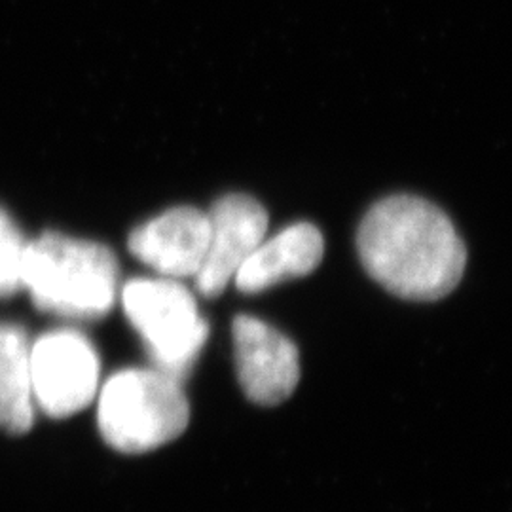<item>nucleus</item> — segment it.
Segmentation results:
<instances>
[{"label":"nucleus","mask_w":512,"mask_h":512,"mask_svg":"<svg viewBox=\"0 0 512 512\" xmlns=\"http://www.w3.org/2000/svg\"><path fill=\"white\" fill-rule=\"evenodd\" d=\"M27 239L18 224L0 207V300L23 291V264Z\"/></svg>","instance_id":"9b49d317"},{"label":"nucleus","mask_w":512,"mask_h":512,"mask_svg":"<svg viewBox=\"0 0 512 512\" xmlns=\"http://www.w3.org/2000/svg\"><path fill=\"white\" fill-rule=\"evenodd\" d=\"M99 355L78 330L42 334L29 349L33 403L50 418H69L92 403L99 385Z\"/></svg>","instance_id":"39448f33"},{"label":"nucleus","mask_w":512,"mask_h":512,"mask_svg":"<svg viewBox=\"0 0 512 512\" xmlns=\"http://www.w3.org/2000/svg\"><path fill=\"white\" fill-rule=\"evenodd\" d=\"M325 239L310 222H296L272 239H264L234 281L241 293L256 294L287 279L311 274L323 260Z\"/></svg>","instance_id":"1a4fd4ad"},{"label":"nucleus","mask_w":512,"mask_h":512,"mask_svg":"<svg viewBox=\"0 0 512 512\" xmlns=\"http://www.w3.org/2000/svg\"><path fill=\"white\" fill-rule=\"evenodd\" d=\"M239 384L260 406L285 403L300 382V357L293 342L268 323L238 315L232 323Z\"/></svg>","instance_id":"423d86ee"},{"label":"nucleus","mask_w":512,"mask_h":512,"mask_svg":"<svg viewBox=\"0 0 512 512\" xmlns=\"http://www.w3.org/2000/svg\"><path fill=\"white\" fill-rule=\"evenodd\" d=\"M207 215L211 224L209 247L194 279L198 293L217 298L266 238L268 213L251 196L228 194L217 200Z\"/></svg>","instance_id":"0eeeda50"},{"label":"nucleus","mask_w":512,"mask_h":512,"mask_svg":"<svg viewBox=\"0 0 512 512\" xmlns=\"http://www.w3.org/2000/svg\"><path fill=\"white\" fill-rule=\"evenodd\" d=\"M190 406L181 382L156 368H128L99 393L101 437L122 454H147L181 437Z\"/></svg>","instance_id":"7ed1b4c3"},{"label":"nucleus","mask_w":512,"mask_h":512,"mask_svg":"<svg viewBox=\"0 0 512 512\" xmlns=\"http://www.w3.org/2000/svg\"><path fill=\"white\" fill-rule=\"evenodd\" d=\"M29 349L25 330L0 323V429L8 435H25L35 423Z\"/></svg>","instance_id":"9d476101"},{"label":"nucleus","mask_w":512,"mask_h":512,"mask_svg":"<svg viewBox=\"0 0 512 512\" xmlns=\"http://www.w3.org/2000/svg\"><path fill=\"white\" fill-rule=\"evenodd\" d=\"M120 266L107 245L46 232L27 243L23 289L42 313L95 321L116 304Z\"/></svg>","instance_id":"f03ea898"},{"label":"nucleus","mask_w":512,"mask_h":512,"mask_svg":"<svg viewBox=\"0 0 512 512\" xmlns=\"http://www.w3.org/2000/svg\"><path fill=\"white\" fill-rule=\"evenodd\" d=\"M129 323L147 346L154 368L183 382L200 357L209 325L179 279H133L122 289Z\"/></svg>","instance_id":"20e7f679"},{"label":"nucleus","mask_w":512,"mask_h":512,"mask_svg":"<svg viewBox=\"0 0 512 512\" xmlns=\"http://www.w3.org/2000/svg\"><path fill=\"white\" fill-rule=\"evenodd\" d=\"M211 236L209 215L196 207H173L129 234V253L160 277H196Z\"/></svg>","instance_id":"6e6552de"},{"label":"nucleus","mask_w":512,"mask_h":512,"mask_svg":"<svg viewBox=\"0 0 512 512\" xmlns=\"http://www.w3.org/2000/svg\"><path fill=\"white\" fill-rule=\"evenodd\" d=\"M366 274L404 300L435 302L461 281L467 249L454 224L418 196H389L370 207L357 232Z\"/></svg>","instance_id":"f257e3e1"}]
</instances>
